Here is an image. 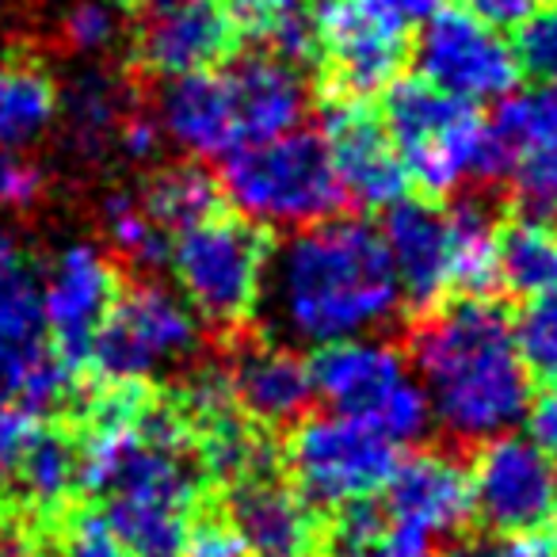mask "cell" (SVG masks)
<instances>
[{"instance_id": "12", "label": "cell", "mask_w": 557, "mask_h": 557, "mask_svg": "<svg viewBox=\"0 0 557 557\" xmlns=\"http://www.w3.org/2000/svg\"><path fill=\"white\" fill-rule=\"evenodd\" d=\"M321 115V138L333 153L336 176L348 202L363 210H389L409 195V176L371 100L313 96Z\"/></svg>"}, {"instance_id": "44", "label": "cell", "mask_w": 557, "mask_h": 557, "mask_svg": "<svg viewBox=\"0 0 557 557\" xmlns=\"http://www.w3.org/2000/svg\"><path fill=\"white\" fill-rule=\"evenodd\" d=\"M295 557H313V554H295Z\"/></svg>"}, {"instance_id": "8", "label": "cell", "mask_w": 557, "mask_h": 557, "mask_svg": "<svg viewBox=\"0 0 557 557\" xmlns=\"http://www.w3.org/2000/svg\"><path fill=\"white\" fill-rule=\"evenodd\" d=\"M199 348L195 318L157 283L119 287L111 310L88 348V379H149L164 359H184Z\"/></svg>"}, {"instance_id": "35", "label": "cell", "mask_w": 557, "mask_h": 557, "mask_svg": "<svg viewBox=\"0 0 557 557\" xmlns=\"http://www.w3.org/2000/svg\"><path fill=\"white\" fill-rule=\"evenodd\" d=\"M47 191V176L16 149H0V207L32 210Z\"/></svg>"}, {"instance_id": "21", "label": "cell", "mask_w": 557, "mask_h": 557, "mask_svg": "<svg viewBox=\"0 0 557 557\" xmlns=\"http://www.w3.org/2000/svg\"><path fill=\"white\" fill-rule=\"evenodd\" d=\"M161 119L172 138L191 153L230 157L233 149H240L230 85H225L222 70L172 77L161 92Z\"/></svg>"}, {"instance_id": "40", "label": "cell", "mask_w": 557, "mask_h": 557, "mask_svg": "<svg viewBox=\"0 0 557 557\" xmlns=\"http://www.w3.org/2000/svg\"><path fill=\"white\" fill-rule=\"evenodd\" d=\"M527 428H531L534 447H539L549 462H557V379L539 386V397L531 401Z\"/></svg>"}, {"instance_id": "24", "label": "cell", "mask_w": 557, "mask_h": 557, "mask_svg": "<svg viewBox=\"0 0 557 557\" xmlns=\"http://www.w3.org/2000/svg\"><path fill=\"white\" fill-rule=\"evenodd\" d=\"M58 115V88L39 58L20 47L0 54V149H20L39 138Z\"/></svg>"}, {"instance_id": "23", "label": "cell", "mask_w": 557, "mask_h": 557, "mask_svg": "<svg viewBox=\"0 0 557 557\" xmlns=\"http://www.w3.org/2000/svg\"><path fill=\"white\" fill-rule=\"evenodd\" d=\"M443 210H447V295H500V271H496L500 214H493V207L473 191Z\"/></svg>"}, {"instance_id": "11", "label": "cell", "mask_w": 557, "mask_h": 557, "mask_svg": "<svg viewBox=\"0 0 557 557\" xmlns=\"http://www.w3.org/2000/svg\"><path fill=\"white\" fill-rule=\"evenodd\" d=\"M473 516L496 534L546 531L557 516L554 462L534 443L500 435L473 455Z\"/></svg>"}, {"instance_id": "38", "label": "cell", "mask_w": 557, "mask_h": 557, "mask_svg": "<svg viewBox=\"0 0 557 557\" xmlns=\"http://www.w3.org/2000/svg\"><path fill=\"white\" fill-rule=\"evenodd\" d=\"M455 557H557V534L531 531V534H496L485 542H470Z\"/></svg>"}, {"instance_id": "33", "label": "cell", "mask_w": 557, "mask_h": 557, "mask_svg": "<svg viewBox=\"0 0 557 557\" xmlns=\"http://www.w3.org/2000/svg\"><path fill=\"white\" fill-rule=\"evenodd\" d=\"M222 4L237 27L240 42H260V47H268L278 27L306 9V0H222Z\"/></svg>"}, {"instance_id": "31", "label": "cell", "mask_w": 557, "mask_h": 557, "mask_svg": "<svg viewBox=\"0 0 557 557\" xmlns=\"http://www.w3.org/2000/svg\"><path fill=\"white\" fill-rule=\"evenodd\" d=\"M50 549L58 557H131L92 500H77L58 519L50 531Z\"/></svg>"}, {"instance_id": "20", "label": "cell", "mask_w": 557, "mask_h": 557, "mask_svg": "<svg viewBox=\"0 0 557 557\" xmlns=\"http://www.w3.org/2000/svg\"><path fill=\"white\" fill-rule=\"evenodd\" d=\"M230 85L233 119H237L240 149L287 134L306 115V88L298 70L271 54H245L222 65Z\"/></svg>"}, {"instance_id": "39", "label": "cell", "mask_w": 557, "mask_h": 557, "mask_svg": "<svg viewBox=\"0 0 557 557\" xmlns=\"http://www.w3.org/2000/svg\"><path fill=\"white\" fill-rule=\"evenodd\" d=\"M470 16H478L493 32H519L527 20H534L542 9H549L554 0H458Z\"/></svg>"}, {"instance_id": "42", "label": "cell", "mask_w": 557, "mask_h": 557, "mask_svg": "<svg viewBox=\"0 0 557 557\" xmlns=\"http://www.w3.org/2000/svg\"><path fill=\"white\" fill-rule=\"evenodd\" d=\"M374 4L394 12V16L405 20V24H420V20H428L435 9H443V0H374Z\"/></svg>"}, {"instance_id": "16", "label": "cell", "mask_w": 557, "mask_h": 557, "mask_svg": "<svg viewBox=\"0 0 557 557\" xmlns=\"http://www.w3.org/2000/svg\"><path fill=\"white\" fill-rule=\"evenodd\" d=\"M382 240L394 260L409 321L447 298V210L435 199H401L382 210Z\"/></svg>"}, {"instance_id": "15", "label": "cell", "mask_w": 557, "mask_h": 557, "mask_svg": "<svg viewBox=\"0 0 557 557\" xmlns=\"http://www.w3.org/2000/svg\"><path fill=\"white\" fill-rule=\"evenodd\" d=\"M218 508L248 542L252 557H295L318 546L321 511H313L283 473H263L222 488Z\"/></svg>"}, {"instance_id": "14", "label": "cell", "mask_w": 557, "mask_h": 557, "mask_svg": "<svg viewBox=\"0 0 557 557\" xmlns=\"http://www.w3.org/2000/svg\"><path fill=\"white\" fill-rule=\"evenodd\" d=\"M47 356L42 271L16 233L0 230V401L16 405L24 382Z\"/></svg>"}, {"instance_id": "27", "label": "cell", "mask_w": 557, "mask_h": 557, "mask_svg": "<svg viewBox=\"0 0 557 557\" xmlns=\"http://www.w3.org/2000/svg\"><path fill=\"white\" fill-rule=\"evenodd\" d=\"M65 119L70 138L85 157H100L103 146H115L119 123H123V100L108 77H81L65 96Z\"/></svg>"}, {"instance_id": "26", "label": "cell", "mask_w": 557, "mask_h": 557, "mask_svg": "<svg viewBox=\"0 0 557 557\" xmlns=\"http://www.w3.org/2000/svg\"><path fill=\"white\" fill-rule=\"evenodd\" d=\"M138 207H141V214L161 233H169V237H176V233L191 230V225H199V222H210V218H218L222 210H230L225 207L222 184L195 161L157 169L153 176L146 180V187H141Z\"/></svg>"}, {"instance_id": "29", "label": "cell", "mask_w": 557, "mask_h": 557, "mask_svg": "<svg viewBox=\"0 0 557 557\" xmlns=\"http://www.w3.org/2000/svg\"><path fill=\"white\" fill-rule=\"evenodd\" d=\"M511 341L539 386L557 379V287L527 298L523 310L511 313Z\"/></svg>"}, {"instance_id": "10", "label": "cell", "mask_w": 557, "mask_h": 557, "mask_svg": "<svg viewBox=\"0 0 557 557\" xmlns=\"http://www.w3.org/2000/svg\"><path fill=\"white\" fill-rule=\"evenodd\" d=\"M420 77L458 100H496L519 85L511 42L485 27L462 4H443L428 16L417 39Z\"/></svg>"}, {"instance_id": "2", "label": "cell", "mask_w": 557, "mask_h": 557, "mask_svg": "<svg viewBox=\"0 0 557 557\" xmlns=\"http://www.w3.org/2000/svg\"><path fill=\"white\" fill-rule=\"evenodd\" d=\"M268 271H275L271 298L283 329L310 344L351 341L389 321L405 302L386 240L359 218L336 214L306 225L271 256Z\"/></svg>"}, {"instance_id": "17", "label": "cell", "mask_w": 557, "mask_h": 557, "mask_svg": "<svg viewBox=\"0 0 557 557\" xmlns=\"http://www.w3.org/2000/svg\"><path fill=\"white\" fill-rule=\"evenodd\" d=\"M225 371H230L237 405L268 432H278V428L290 432L310 409V374L290 348L233 336V367Z\"/></svg>"}, {"instance_id": "6", "label": "cell", "mask_w": 557, "mask_h": 557, "mask_svg": "<svg viewBox=\"0 0 557 557\" xmlns=\"http://www.w3.org/2000/svg\"><path fill=\"white\" fill-rule=\"evenodd\" d=\"M379 115L405 164L409 184L440 202L473 169L485 119L478 103L458 100L424 77H397L382 92Z\"/></svg>"}, {"instance_id": "9", "label": "cell", "mask_w": 557, "mask_h": 557, "mask_svg": "<svg viewBox=\"0 0 557 557\" xmlns=\"http://www.w3.org/2000/svg\"><path fill=\"white\" fill-rule=\"evenodd\" d=\"M134 16L131 65L153 81L214 73L240 54V35L222 0H138Z\"/></svg>"}, {"instance_id": "45", "label": "cell", "mask_w": 557, "mask_h": 557, "mask_svg": "<svg viewBox=\"0 0 557 557\" xmlns=\"http://www.w3.org/2000/svg\"><path fill=\"white\" fill-rule=\"evenodd\" d=\"M554 214H557V210H554Z\"/></svg>"}, {"instance_id": "4", "label": "cell", "mask_w": 557, "mask_h": 557, "mask_svg": "<svg viewBox=\"0 0 557 557\" xmlns=\"http://www.w3.org/2000/svg\"><path fill=\"white\" fill-rule=\"evenodd\" d=\"M222 191L263 225H313L348 207L321 131L278 134L260 146L233 149L222 169Z\"/></svg>"}, {"instance_id": "37", "label": "cell", "mask_w": 557, "mask_h": 557, "mask_svg": "<svg viewBox=\"0 0 557 557\" xmlns=\"http://www.w3.org/2000/svg\"><path fill=\"white\" fill-rule=\"evenodd\" d=\"M39 420L32 412H24L20 405L0 401V496L12 488V478H16V466L27 450V440L35 435Z\"/></svg>"}, {"instance_id": "5", "label": "cell", "mask_w": 557, "mask_h": 557, "mask_svg": "<svg viewBox=\"0 0 557 557\" xmlns=\"http://www.w3.org/2000/svg\"><path fill=\"white\" fill-rule=\"evenodd\" d=\"M290 488L313 511L386 493L401 466V447L363 417H302L278 443Z\"/></svg>"}, {"instance_id": "32", "label": "cell", "mask_w": 557, "mask_h": 557, "mask_svg": "<svg viewBox=\"0 0 557 557\" xmlns=\"http://www.w3.org/2000/svg\"><path fill=\"white\" fill-rule=\"evenodd\" d=\"M511 54L519 65V81H527L539 92L557 96V4L542 9L516 32Z\"/></svg>"}, {"instance_id": "25", "label": "cell", "mask_w": 557, "mask_h": 557, "mask_svg": "<svg viewBox=\"0 0 557 557\" xmlns=\"http://www.w3.org/2000/svg\"><path fill=\"white\" fill-rule=\"evenodd\" d=\"M500 290L534 298L557 287V225L531 214H500L496 222Z\"/></svg>"}, {"instance_id": "36", "label": "cell", "mask_w": 557, "mask_h": 557, "mask_svg": "<svg viewBox=\"0 0 557 557\" xmlns=\"http://www.w3.org/2000/svg\"><path fill=\"white\" fill-rule=\"evenodd\" d=\"M65 42L73 50H100L115 35V12L103 0H77L62 20Z\"/></svg>"}, {"instance_id": "19", "label": "cell", "mask_w": 557, "mask_h": 557, "mask_svg": "<svg viewBox=\"0 0 557 557\" xmlns=\"http://www.w3.org/2000/svg\"><path fill=\"white\" fill-rule=\"evenodd\" d=\"M386 511L428 534H458L473 519L470 473L443 450L401 458L386 485Z\"/></svg>"}, {"instance_id": "41", "label": "cell", "mask_w": 557, "mask_h": 557, "mask_svg": "<svg viewBox=\"0 0 557 557\" xmlns=\"http://www.w3.org/2000/svg\"><path fill=\"white\" fill-rule=\"evenodd\" d=\"M115 146L123 149L126 157H134V161H146V157L157 153V126L149 123L146 115H123Z\"/></svg>"}, {"instance_id": "28", "label": "cell", "mask_w": 557, "mask_h": 557, "mask_svg": "<svg viewBox=\"0 0 557 557\" xmlns=\"http://www.w3.org/2000/svg\"><path fill=\"white\" fill-rule=\"evenodd\" d=\"M389 523L394 519L382 504H374V496L371 500H348L329 511V519L321 516L318 539L329 557H379Z\"/></svg>"}, {"instance_id": "34", "label": "cell", "mask_w": 557, "mask_h": 557, "mask_svg": "<svg viewBox=\"0 0 557 557\" xmlns=\"http://www.w3.org/2000/svg\"><path fill=\"white\" fill-rule=\"evenodd\" d=\"M184 557H252V549L237 534V527L222 516V508L202 504L199 516L191 519V531H187Z\"/></svg>"}, {"instance_id": "30", "label": "cell", "mask_w": 557, "mask_h": 557, "mask_svg": "<svg viewBox=\"0 0 557 557\" xmlns=\"http://www.w3.org/2000/svg\"><path fill=\"white\" fill-rule=\"evenodd\" d=\"M103 218H108V237L115 240L119 252L131 256L138 268H161V263H169L172 237L161 233L141 214L138 199H131V195H111V199L103 202Z\"/></svg>"}, {"instance_id": "43", "label": "cell", "mask_w": 557, "mask_h": 557, "mask_svg": "<svg viewBox=\"0 0 557 557\" xmlns=\"http://www.w3.org/2000/svg\"><path fill=\"white\" fill-rule=\"evenodd\" d=\"M123 4H126V9H131V4H138V0H123Z\"/></svg>"}, {"instance_id": "13", "label": "cell", "mask_w": 557, "mask_h": 557, "mask_svg": "<svg viewBox=\"0 0 557 557\" xmlns=\"http://www.w3.org/2000/svg\"><path fill=\"white\" fill-rule=\"evenodd\" d=\"M119 287H123V271L88 245L65 248L50 263L42 278V321H47L50 348L70 371L85 374L92 336L115 302Z\"/></svg>"}, {"instance_id": "22", "label": "cell", "mask_w": 557, "mask_h": 557, "mask_svg": "<svg viewBox=\"0 0 557 557\" xmlns=\"http://www.w3.org/2000/svg\"><path fill=\"white\" fill-rule=\"evenodd\" d=\"M546 141H557V96L539 88L527 96H511L496 108L493 119H485V134L470 172L478 180H508L511 169Z\"/></svg>"}, {"instance_id": "18", "label": "cell", "mask_w": 557, "mask_h": 557, "mask_svg": "<svg viewBox=\"0 0 557 557\" xmlns=\"http://www.w3.org/2000/svg\"><path fill=\"white\" fill-rule=\"evenodd\" d=\"M313 394H321L344 417H374L389 394L401 386L405 374L401 351L389 344L363 341H329L318 344L306 359Z\"/></svg>"}, {"instance_id": "3", "label": "cell", "mask_w": 557, "mask_h": 557, "mask_svg": "<svg viewBox=\"0 0 557 557\" xmlns=\"http://www.w3.org/2000/svg\"><path fill=\"white\" fill-rule=\"evenodd\" d=\"M275 248L271 225L222 210L210 222L172 237L169 268L191 310L210 329L237 336L260 310Z\"/></svg>"}, {"instance_id": "1", "label": "cell", "mask_w": 557, "mask_h": 557, "mask_svg": "<svg viewBox=\"0 0 557 557\" xmlns=\"http://www.w3.org/2000/svg\"><path fill=\"white\" fill-rule=\"evenodd\" d=\"M409 351L428 386V405L455 440H493L523 420L531 374L511 341V306L500 295H447L412 318Z\"/></svg>"}, {"instance_id": "7", "label": "cell", "mask_w": 557, "mask_h": 557, "mask_svg": "<svg viewBox=\"0 0 557 557\" xmlns=\"http://www.w3.org/2000/svg\"><path fill=\"white\" fill-rule=\"evenodd\" d=\"M306 12L318 39L313 96L371 100L409 65V24L374 0H310Z\"/></svg>"}]
</instances>
